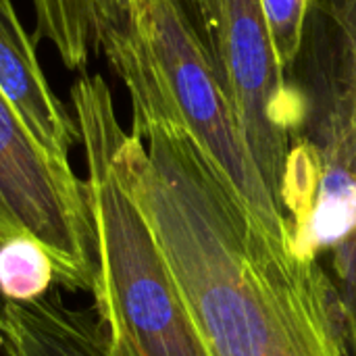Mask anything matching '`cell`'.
<instances>
[{"label": "cell", "instance_id": "cell-1", "mask_svg": "<svg viewBox=\"0 0 356 356\" xmlns=\"http://www.w3.org/2000/svg\"><path fill=\"white\" fill-rule=\"evenodd\" d=\"M121 165L209 356H346L325 275L248 215L177 121H134Z\"/></svg>", "mask_w": 356, "mask_h": 356}, {"label": "cell", "instance_id": "cell-2", "mask_svg": "<svg viewBox=\"0 0 356 356\" xmlns=\"http://www.w3.org/2000/svg\"><path fill=\"white\" fill-rule=\"evenodd\" d=\"M71 108L86 152L96 236L94 313L113 356H209L121 165V127L100 75L77 77Z\"/></svg>", "mask_w": 356, "mask_h": 356}, {"label": "cell", "instance_id": "cell-3", "mask_svg": "<svg viewBox=\"0 0 356 356\" xmlns=\"http://www.w3.org/2000/svg\"><path fill=\"white\" fill-rule=\"evenodd\" d=\"M286 92L292 152L280 202L294 242L315 254L356 225V0H311Z\"/></svg>", "mask_w": 356, "mask_h": 356}, {"label": "cell", "instance_id": "cell-4", "mask_svg": "<svg viewBox=\"0 0 356 356\" xmlns=\"http://www.w3.org/2000/svg\"><path fill=\"white\" fill-rule=\"evenodd\" d=\"M96 48L127 88L134 121H177L248 215L292 248L284 213L248 150L234 104L173 2L144 0L129 17L104 25Z\"/></svg>", "mask_w": 356, "mask_h": 356}, {"label": "cell", "instance_id": "cell-5", "mask_svg": "<svg viewBox=\"0 0 356 356\" xmlns=\"http://www.w3.org/2000/svg\"><path fill=\"white\" fill-rule=\"evenodd\" d=\"M15 236L48 250L60 288L92 294L96 236L86 181L35 142L0 94V246Z\"/></svg>", "mask_w": 356, "mask_h": 356}, {"label": "cell", "instance_id": "cell-6", "mask_svg": "<svg viewBox=\"0 0 356 356\" xmlns=\"http://www.w3.org/2000/svg\"><path fill=\"white\" fill-rule=\"evenodd\" d=\"M223 52L227 90L244 140L282 209L280 196L292 152V117L286 69L261 0H223Z\"/></svg>", "mask_w": 356, "mask_h": 356}, {"label": "cell", "instance_id": "cell-7", "mask_svg": "<svg viewBox=\"0 0 356 356\" xmlns=\"http://www.w3.org/2000/svg\"><path fill=\"white\" fill-rule=\"evenodd\" d=\"M0 94L35 142L54 161L71 167V150L81 144L77 119L52 92L35 42L17 17L13 0H0Z\"/></svg>", "mask_w": 356, "mask_h": 356}, {"label": "cell", "instance_id": "cell-8", "mask_svg": "<svg viewBox=\"0 0 356 356\" xmlns=\"http://www.w3.org/2000/svg\"><path fill=\"white\" fill-rule=\"evenodd\" d=\"M0 356H113L96 313L63 302L58 286L33 300L0 296Z\"/></svg>", "mask_w": 356, "mask_h": 356}, {"label": "cell", "instance_id": "cell-9", "mask_svg": "<svg viewBox=\"0 0 356 356\" xmlns=\"http://www.w3.org/2000/svg\"><path fill=\"white\" fill-rule=\"evenodd\" d=\"M35 13L33 42L54 46L60 63L71 71H86L96 48V19L92 0H31Z\"/></svg>", "mask_w": 356, "mask_h": 356}, {"label": "cell", "instance_id": "cell-10", "mask_svg": "<svg viewBox=\"0 0 356 356\" xmlns=\"http://www.w3.org/2000/svg\"><path fill=\"white\" fill-rule=\"evenodd\" d=\"M56 286L54 263L31 236H15L0 246V296L33 300Z\"/></svg>", "mask_w": 356, "mask_h": 356}, {"label": "cell", "instance_id": "cell-11", "mask_svg": "<svg viewBox=\"0 0 356 356\" xmlns=\"http://www.w3.org/2000/svg\"><path fill=\"white\" fill-rule=\"evenodd\" d=\"M181 19L190 27L192 35L207 54L211 69L223 90H227L225 77V52H223V0H171ZM232 100V98H229Z\"/></svg>", "mask_w": 356, "mask_h": 356}, {"label": "cell", "instance_id": "cell-12", "mask_svg": "<svg viewBox=\"0 0 356 356\" xmlns=\"http://www.w3.org/2000/svg\"><path fill=\"white\" fill-rule=\"evenodd\" d=\"M311 0H261L282 67L288 69L300 48L302 27Z\"/></svg>", "mask_w": 356, "mask_h": 356}]
</instances>
